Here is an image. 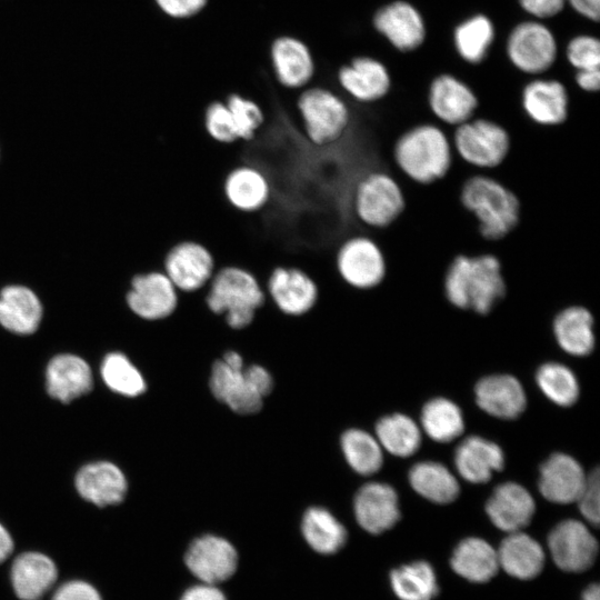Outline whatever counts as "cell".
Segmentation results:
<instances>
[{
    "instance_id": "4dcf8cb0",
    "label": "cell",
    "mask_w": 600,
    "mask_h": 600,
    "mask_svg": "<svg viewBox=\"0 0 600 600\" xmlns=\"http://www.w3.org/2000/svg\"><path fill=\"white\" fill-rule=\"evenodd\" d=\"M499 566L518 579H532L543 568L544 553L530 536L517 531L504 538L497 551Z\"/></svg>"
},
{
    "instance_id": "e0dca14e",
    "label": "cell",
    "mask_w": 600,
    "mask_h": 600,
    "mask_svg": "<svg viewBox=\"0 0 600 600\" xmlns=\"http://www.w3.org/2000/svg\"><path fill=\"white\" fill-rule=\"evenodd\" d=\"M341 89L358 103H373L384 98L391 87L387 67L379 60L361 56L338 71Z\"/></svg>"
},
{
    "instance_id": "8992f818",
    "label": "cell",
    "mask_w": 600,
    "mask_h": 600,
    "mask_svg": "<svg viewBox=\"0 0 600 600\" xmlns=\"http://www.w3.org/2000/svg\"><path fill=\"white\" fill-rule=\"evenodd\" d=\"M296 109L306 138L314 146L337 142L352 123V112L346 100L324 87L302 89Z\"/></svg>"
},
{
    "instance_id": "44dd1931",
    "label": "cell",
    "mask_w": 600,
    "mask_h": 600,
    "mask_svg": "<svg viewBox=\"0 0 600 600\" xmlns=\"http://www.w3.org/2000/svg\"><path fill=\"white\" fill-rule=\"evenodd\" d=\"M74 484L84 500L98 507L120 503L128 489L127 479L121 469L109 461L83 466L76 476Z\"/></svg>"
},
{
    "instance_id": "74e56055",
    "label": "cell",
    "mask_w": 600,
    "mask_h": 600,
    "mask_svg": "<svg viewBox=\"0 0 600 600\" xmlns=\"http://www.w3.org/2000/svg\"><path fill=\"white\" fill-rule=\"evenodd\" d=\"M391 587L401 600H431L438 593V584L432 567L426 561H417L391 571Z\"/></svg>"
},
{
    "instance_id": "6da1fadb",
    "label": "cell",
    "mask_w": 600,
    "mask_h": 600,
    "mask_svg": "<svg viewBox=\"0 0 600 600\" xmlns=\"http://www.w3.org/2000/svg\"><path fill=\"white\" fill-rule=\"evenodd\" d=\"M443 290L456 308L487 314L506 294L502 264L490 253L458 254L447 268Z\"/></svg>"
},
{
    "instance_id": "8fae6325",
    "label": "cell",
    "mask_w": 600,
    "mask_h": 600,
    "mask_svg": "<svg viewBox=\"0 0 600 600\" xmlns=\"http://www.w3.org/2000/svg\"><path fill=\"white\" fill-rule=\"evenodd\" d=\"M162 270L180 293H196L207 288L217 266L206 246L198 241L183 240L166 253Z\"/></svg>"
},
{
    "instance_id": "ac0fdd59",
    "label": "cell",
    "mask_w": 600,
    "mask_h": 600,
    "mask_svg": "<svg viewBox=\"0 0 600 600\" xmlns=\"http://www.w3.org/2000/svg\"><path fill=\"white\" fill-rule=\"evenodd\" d=\"M428 102L437 119L456 127L472 119L478 108V98L472 89L462 80L448 73L432 80Z\"/></svg>"
},
{
    "instance_id": "2e32d148",
    "label": "cell",
    "mask_w": 600,
    "mask_h": 600,
    "mask_svg": "<svg viewBox=\"0 0 600 600\" xmlns=\"http://www.w3.org/2000/svg\"><path fill=\"white\" fill-rule=\"evenodd\" d=\"M372 22L374 29L402 52L416 50L426 39L423 17L408 1L384 4L376 11Z\"/></svg>"
},
{
    "instance_id": "ba28073f",
    "label": "cell",
    "mask_w": 600,
    "mask_h": 600,
    "mask_svg": "<svg viewBox=\"0 0 600 600\" xmlns=\"http://www.w3.org/2000/svg\"><path fill=\"white\" fill-rule=\"evenodd\" d=\"M334 263L340 279L359 291L378 288L388 273V262L381 246L364 233L347 238L336 252Z\"/></svg>"
},
{
    "instance_id": "f35d334b",
    "label": "cell",
    "mask_w": 600,
    "mask_h": 600,
    "mask_svg": "<svg viewBox=\"0 0 600 600\" xmlns=\"http://www.w3.org/2000/svg\"><path fill=\"white\" fill-rule=\"evenodd\" d=\"M421 423L432 440L443 443L458 438L464 429L460 408L444 398H436L424 404Z\"/></svg>"
},
{
    "instance_id": "277c9868",
    "label": "cell",
    "mask_w": 600,
    "mask_h": 600,
    "mask_svg": "<svg viewBox=\"0 0 600 600\" xmlns=\"http://www.w3.org/2000/svg\"><path fill=\"white\" fill-rule=\"evenodd\" d=\"M461 204L478 222L486 240H501L519 223L520 201L497 179L476 174L467 179L460 192Z\"/></svg>"
},
{
    "instance_id": "3957f363",
    "label": "cell",
    "mask_w": 600,
    "mask_h": 600,
    "mask_svg": "<svg viewBox=\"0 0 600 600\" xmlns=\"http://www.w3.org/2000/svg\"><path fill=\"white\" fill-rule=\"evenodd\" d=\"M398 168L419 184L442 179L452 164V144L441 128L431 123L404 131L392 150Z\"/></svg>"
},
{
    "instance_id": "4316f807",
    "label": "cell",
    "mask_w": 600,
    "mask_h": 600,
    "mask_svg": "<svg viewBox=\"0 0 600 600\" xmlns=\"http://www.w3.org/2000/svg\"><path fill=\"white\" fill-rule=\"evenodd\" d=\"M478 406L499 419H514L526 409L527 399L521 383L509 374L481 379L476 386Z\"/></svg>"
},
{
    "instance_id": "f5cc1de1",
    "label": "cell",
    "mask_w": 600,
    "mask_h": 600,
    "mask_svg": "<svg viewBox=\"0 0 600 600\" xmlns=\"http://www.w3.org/2000/svg\"><path fill=\"white\" fill-rule=\"evenodd\" d=\"M576 82L587 92H597L600 87V69L577 70Z\"/></svg>"
},
{
    "instance_id": "9c48e42d",
    "label": "cell",
    "mask_w": 600,
    "mask_h": 600,
    "mask_svg": "<svg viewBox=\"0 0 600 600\" xmlns=\"http://www.w3.org/2000/svg\"><path fill=\"white\" fill-rule=\"evenodd\" d=\"M452 147L472 167L493 169L508 157L511 148L509 132L489 119H470L456 127Z\"/></svg>"
},
{
    "instance_id": "f1b7e54d",
    "label": "cell",
    "mask_w": 600,
    "mask_h": 600,
    "mask_svg": "<svg viewBox=\"0 0 600 600\" xmlns=\"http://www.w3.org/2000/svg\"><path fill=\"white\" fill-rule=\"evenodd\" d=\"M454 463L460 476L472 483L488 482L494 471L503 468L501 448L482 437L470 436L457 448Z\"/></svg>"
},
{
    "instance_id": "836d02e7",
    "label": "cell",
    "mask_w": 600,
    "mask_h": 600,
    "mask_svg": "<svg viewBox=\"0 0 600 600\" xmlns=\"http://www.w3.org/2000/svg\"><path fill=\"white\" fill-rule=\"evenodd\" d=\"M301 532L309 547L321 554L338 552L347 541V530L324 508H309L301 521Z\"/></svg>"
},
{
    "instance_id": "603a6c76",
    "label": "cell",
    "mask_w": 600,
    "mask_h": 600,
    "mask_svg": "<svg viewBox=\"0 0 600 600\" xmlns=\"http://www.w3.org/2000/svg\"><path fill=\"white\" fill-rule=\"evenodd\" d=\"M534 500L529 491L516 482L498 486L486 504L492 523L509 533L520 531L534 514Z\"/></svg>"
},
{
    "instance_id": "7bdbcfd3",
    "label": "cell",
    "mask_w": 600,
    "mask_h": 600,
    "mask_svg": "<svg viewBox=\"0 0 600 600\" xmlns=\"http://www.w3.org/2000/svg\"><path fill=\"white\" fill-rule=\"evenodd\" d=\"M234 122L238 140L250 141L264 123L262 106L256 99L237 91L223 98Z\"/></svg>"
},
{
    "instance_id": "d590c367",
    "label": "cell",
    "mask_w": 600,
    "mask_h": 600,
    "mask_svg": "<svg viewBox=\"0 0 600 600\" xmlns=\"http://www.w3.org/2000/svg\"><path fill=\"white\" fill-rule=\"evenodd\" d=\"M493 40V23L484 14H474L463 20L453 32L457 52L464 61L472 64L484 60Z\"/></svg>"
},
{
    "instance_id": "d6a6232c",
    "label": "cell",
    "mask_w": 600,
    "mask_h": 600,
    "mask_svg": "<svg viewBox=\"0 0 600 600\" xmlns=\"http://www.w3.org/2000/svg\"><path fill=\"white\" fill-rule=\"evenodd\" d=\"M452 569L472 582H486L499 569L497 551L484 540L467 538L453 551Z\"/></svg>"
},
{
    "instance_id": "ffe728a7",
    "label": "cell",
    "mask_w": 600,
    "mask_h": 600,
    "mask_svg": "<svg viewBox=\"0 0 600 600\" xmlns=\"http://www.w3.org/2000/svg\"><path fill=\"white\" fill-rule=\"evenodd\" d=\"M353 510L359 526L372 534L392 528L400 518L394 489L381 482L361 487L354 497Z\"/></svg>"
},
{
    "instance_id": "bcb514c9",
    "label": "cell",
    "mask_w": 600,
    "mask_h": 600,
    "mask_svg": "<svg viewBox=\"0 0 600 600\" xmlns=\"http://www.w3.org/2000/svg\"><path fill=\"white\" fill-rule=\"evenodd\" d=\"M599 498L600 473L597 468L587 474L584 486L576 501L584 519L596 527L599 524L600 519Z\"/></svg>"
},
{
    "instance_id": "f6af8a7d",
    "label": "cell",
    "mask_w": 600,
    "mask_h": 600,
    "mask_svg": "<svg viewBox=\"0 0 600 600\" xmlns=\"http://www.w3.org/2000/svg\"><path fill=\"white\" fill-rule=\"evenodd\" d=\"M566 54L577 70L600 69V42L596 37L581 34L572 38Z\"/></svg>"
},
{
    "instance_id": "d6986e66",
    "label": "cell",
    "mask_w": 600,
    "mask_h": 600,
    "mask_svg": "<svg viewBox=\"0 0 600 600\" xmlns=\"http://www.w3.org/2000/svg\"><path fill=\"white\" fill-rule=\"evenodd\" d=\"M270 58L274 77L286 89H304L314 76L312 53L309 47L296 37L276 38L270 47Z\"/></svg>"
},
{
    "instance_id": "816d5d0a",
    "label": "cell",
    "mask_w": 600,
    "mask_h": 600,
    "mask_svg": "<svg viewBox=\"0 0 600 600\" xmlns=\"http://www.w3.org/2000/svg\"><path fill=\"white\" fill-rule=\"evenodd\" d=\"M580 16L598 21L600 17V0H566Z\"/></svg>"
},
{
    "instance_id": "681fc988",
    "label": "cell",
    "mask_w": 600,
    "mask_h": 600,
    "mask_svg": "<svg viewBox=\"0 0 600 600\" xmlns=\"http://www.w3.org/2000/svg\"><path fill=\"white\" fill-rule=\"evenodd\" d=\"M521 8L537 19L552 18L560 13L566 0H519Z\"/></svg>"
},
{
    "instance_id": "7a4b0ae2",
    "label": "cell",
    "mask_w": 600,
    "mask_h": 600,
    "mask_svg": "<svg viewBox=\"0 0 600 600\" xmlns=\"http://www.w3.org/2000/svg\"><path fill=\"white\" fill-rule=\"evenodd\" d=\"M207 308L232 330L247 329L267 301L264 287L249 270L227 266L217 269L204 289Z\"/></svg>"
},
{
    "instance_id": "30bf717a",
    "label": "cell",
    "mask_w": 600,
    "mask_h": 600,
    "mask_svg": "<svg viewBox=\"0 0 600 600\" xmlns=\"http://www.w3.org/2000/svg\"><path fill=\"white\" fill-rule=\"evenodd\" d=\"M558 46L552 31L537 20L517 24L507 40L510 62L528 74H540L556 61Z\"/></svg>"
},
{
    "instance_id": "4fadbf2b",
    "label": "cell",
    "mask_w": 600,
    "mask_h": 600,
    "mask_svg": "<svg viewBox=\"0 0 600 600\" xmlns=\"http://www.w3.org/2000/svg\"><path fill=\"white\" fill-rule=\"evenodd\" d=\"M268 300L282 314L299 318L313 309L318 301V286L302 269L276 267L266 284Z\"/></svg>"
},
{
    "instance_id": "db71d44e",
    "label": "cell",
    "mask_w": 600,
    "mask_h": 600,
    "mask_svg": "<svg viewBox=\"0 0 600 600\" xmlns=\"http://www.w3.org/2000/svg\"><path fill=\"white\" fill-rule=\"evenodd\" d=\"M13 550V540L9 531L0 523V563L3 562Z\"/></svg>"
},
{
    "instance_id": "1f68e13d",
    "label": "cell",
    "mask_w": 600,
    "mask_h": 600,
    "mask_svg": "<svg viewBox=\"0 0 600 600\" xmlns=\"http://www.w3.org/2000/svg\"><path fill=\"white\" fill-rule=\"evenodd\" d=\"M553 333L560 348L569 354L582 357L593 350V317L582 306L561 310L553 320Z\"/></svg>"
},
{
    "instance_id": "484cf974",
    "label": "cell",
    "mask_w": 600,
    "mask_h": 600,
    "mask_svg": "<svg viewBox=\"0 0 600 600\" xmlns=\"http://www.w3.org/2000/svg\"><path fill=\"white\" fill-rule=\"evenodd\" d=\"M92 384L91 369L79 356L58 354L47 366V391L63 403L88 393Z\"/></svg>"
},
{
    "instance_id": "c3c4849f",
    "label": "cell",
    "mask_w": 600,
    "mask_h": 600,
    "mask_svg": "<svg viewBox=\"0 0 600 600\" xmlns=\"http://www.w3.org/2000/svg\"><path fill=\"white\" fill-rule=\"evenodd\" d=\"M52 600H102L99 592L91 584L72 580L61 584L54 592Z\"/></svg>"
},
{
    "instance_id": "52a82bcc",
    "label": "cell",
    "mask_w": 600,
    "mask_h": 600,
    "mask_svg": "<svg viewBox=\"0 0 600 600\" xmlns=\"http://www.w3.org/2000/svg\"><path fill=\"white\" fill-rule=\"evenodd\" d=\"M404 193L397 180L381 169L363 174L352 192L356 219L371 230L389 228L403 213Z\"/></svg>"
},
{
    "instance_id": "ee69618b",
    "label": "cell",
    "mask_w": 600,
    "mask_h": 600,
    "mask_svg": "<svg viewBox=\"0 0 600 600\" xmlns=\"http://www.w3.org/2000/svg\"><path fill=\"white\" fill-rule=\"evenodd\" d=\"M203 128L210 139L222 144L238 141L232 116L223 99H213L203 110Z\"/></svg>"
},
{
    "instance_id": "7402d4cb",
    "label": "cell",
    "mask_w": 600,
    "mask_h": 600,
    "mask_svg": "<svg viewBox=\"0 0 600 600\" xmlns=\"http://www.w3.org/2000/svg\"><path fill=\"white\" fill-rule=\"evenodd\" d=\"M587 479L582 467L566 453L551 454L540 468L539 489L554 503L576 502Z\"/></svg>"
},
{
    "instance_id": "cb8c5ba5",
    "label": "cell",
    "mask_w": 600,
    "mask_h": 600,
    "mask_svg": "<svg viewBox=\"0 0 600 600\" xmlns=\"http://www.w3.org/2000/svg\"><path fill=\"white\" fill-rule=\"evenodd\" d=\"M527 116L541 126H558L568 117L569 97L566 87L553 79H534L521 93Z\"/></svg>"
},
{
    "instance_id": "7c38bea8",
    "label": "cell",
    "mask_w": 600,
    "mask_h": 600,
    "mask_svg": "<svg viewBox=\"0 0 600 600\" xmlns=\"http://www.w3.org/2000/svg\"><path fill=\"white\" fill-rule=\"evenodd\" d=\"M127 303L143 320L170 318L179 306L180 292L163 270H150L131 279Z\"/></svg>"
},
{
    "instance_id": "5b68a950",
    "label": "cell",
    "mask_w": 600,
    "mask_h": 600,
    "mask_svg": "<svg viewBox=\"0 0 600 600\" xmlns=\"http://www.w3.org/2000/svg\"><path fill=\"white\" fill-rule=\"evenodd\" d=\"M272 377L267 369L252 364L243 368L241 356L228 351L211 371L210 389L213 396L231 410L241 414L258 412L272 389Z\"/></svg>"
},
{
    "instance_id": "7dc6e473",
    "label": "cell",
    "mask_w": 600,
    "mask_h": 600,
    "mask_svg": "<svg viewBox=\"0 0 600 600\" xmlns=\"http://www.w3.org/2000/svg\"><path fill=\"white\" fill-rule=\"evenodd\" d=\"M209 0H156L158 7L174 19H189L199 14Z\"/></svg>"
},
{
    "instance_id": "83f0119b",
    "label": "cell",
    "mask_w": 600,
    "mask_h": 600,
    "mask_svg": "<svg viewBox=\"0 0 600 600\" xmlns=\"http://www.w3.org/2000/svg\"><path fill=\"white\" fill-rule=\"evenodd\" d=\"M10 577L18 598L39 600L54 584L58 570L48 556L40 552H24L14 559Z\"/></svg>"
},
{
    "instance_id": "d4e9b609",
    "label": "cell",
    "mask_w": 600,
    "mask_h": 600,
    "mask_svg": "<svg viewBox=\"0 0 600 600\" xmlns=\"http://www.w3.org/2000/svg\"><path fill=\"white\" fill-rule=\"evenodd\" d=\"M223 194L233 209L253 213L263 209L271 197V184L266 174L250 164L231 169L223 180Z\"/></svg>"
},
{
    "instance_id": "8d00e7d4",
    "label": "cell",
    "mask_w": 600,
    "mask_h": 600,
    "mask_svg": "<svg viewBox=\"0 0 600 600\" xmlns=\"http://www.w3.org/2000/svg\"><path fill=\"white\" fill-rule=\"evenodd\" d=\"M377 440L387 451L397 457H409L420 447L421 433L409 417L394 413L381 418L376 427Z\"/></svg>"
},
{
    "instance_id": "5bb4252c",
    "label": "cell",
    "mask_w": 600,
    "mask_h": 600,
    "mask_svg": "<svg viewBox=\"0 0 600 600\" xmlns=\"http://www.w3.org/2000/svg\"><path fill=\"white\" fill-rule=\"evenodd\" d=\"M184 563L190 573L201 583L217 586L234 574L238 567V552L227 539L204 534L189 544Z\"/></svg>"
},
{
    "instance_id": "b9f144b4",
    "label": "cell",
    "mask_w": 600,
    "mask_h": 600,
    "mask_svg": "<svg viewBox=\"0 0 600 600\" xmlns=\"http://www.w3.org/2000/svg\"><path fill=\"white\" fill-rule=\"evenodd\" d=\"M537 383L548 399L561 407H569L578 399L577 378L568 367L561 363L542 364L537 372Z\"/></svg>"
},
{
    "instance_id": "60d3db41",
    "label": "cell",
    "mask_w": 600,
    "mask_h": 600,
    "mask_svg": "<svg viewBox=\"0 0 600 600\" xmlns=\"http://www.w3.org/2000/svg\"><path fill=\"white\" fill-rule=\"evenodd\" d=\"M101 377L112 391L126 397H137L146 390L142 374L121 352H111L104 357Z\"/></svg>"
},
{
    "instance_id": "e575fe53",
    "label": "cell",
    "mask_w": 600,
    "mask_h": 600,
    "mask_svg": "<svg viewBox=\"0 0 600 600\" xmlns=\"http://www.w3.org/2000/svg\"><path fill=\"white\" fill-rule=\"evenodd\" d=\"M409 482L420 496L436 503H450L460 491L456 477L442 463L434 461L414 464L409 472Z\"/></svg>"
},
{
    "instance_id": "ab89813d",
    "label": "cell",
    "mask_w": 600,
    "mask_h": 600,
    "mask_svg": "<svg viewBox=\"0 0 600 600\" xmlns=\"http://www.w3.org/2000/svg\"><path fill=\"white\" fill-rule=\"evenodd\" d=\"M341 448L349 466L362 476L376 473L382 466V450L377 438L360 429H350L341 437Z\"/></svg>"
},
{
    "instance_id": "f546056e",
    "label": "cell",
    "mask_w": 600,
    "mask_h": 600,
    "mask_svg": "<svg viewBox=\"0 0 600 600\" xmlns=\"http://www.w3.org/2000/svg\"><path fill=\"white\" fill-rule=\"evenodd\" d=\"M40 300L29 288L9 286L0 292V324L18 334L34 332L41 321Z\"/></svg>"
},
{
    "instance_id": "11a10c76",
    "label": "cell",
    "mask_w": 600,
    "mask_h": 600,
    "mask_svg": "<svg viewBox=\"0 0 600 600\" xmlns=\"http://www.w3.org/2000/svg\"><path fill=\"white\" fill-rule=\"evenodd\" d=\"M582 600H600V588L598 584H591L583 592Z\"/></svg>"
},
{
    "instance_id": "f907efd6",
    "label": "cell",
    "mask_w": 600,
    "mask_h": 600,
    "mask_svg": "<svg viewBox=\"0 0 600 600\" xmlns=\"http://www.w3.org/2000/svg\"><path fill=\"white\" fill-rule=\"evenodd\" d=\"M180 600H227V598L217 586L200 583L188 588Z\"/></svg>"
},
{
    "instance_id": "9a60e30c",
    "label": "cell",
    "mask_w": 600,
    "mask_h": 600,
    "mask_svg": "<svg viewBox=\"0 0 600 600\" xmlns=\"http://www.w3.org/2000/svg\"><path fill=\"white\" fill-rule=\"evenodd\" d=\"M554 563L564 571L580 572L594 562L598 542L580 521L569 519L558 523L548 537Z\"/></svg>"
}]
</instances>
